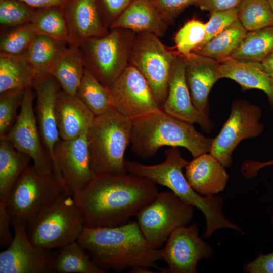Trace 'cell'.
Listing matches in <instances>:
<instances>
[{"mask_svg": "<svg viewBox=\"0 0 273 273\" xmlns=\"http://www.w3.org/2000/svg\"><path fill=\"white\" fill-rule=\"evenodd\" d=\"M111 29L104 35L90 38L79 46L85 68L108 87L129 64L128 62L134 40L131 31Z\"/></svg>", "mask_w": 273, "mask_h": 273, "instance_id": "cell-7", "label": "cell"}, {"mask_svg": "<svg viewBox=\"0 0 273 273\" xmlns=\"http://www.w3.org/2000/svg\"><path fill=\"white\" fill-rule=\"evenodd\" d=\"M36 35L30 23L21 25L1 35L0 52L12 55L24 54Z\"/></svg>", "mask_w": 273, "mask_h": 273, "instance_id": "cell-38", "label": "cell"}, {"mask_svg": "<svg viewBox=\"0 0 273 273\" xmlns=\"http://www.w3.org/2000/svg\"><path fill=\"white\" fill-rule=\"evenodd\" d=\"M165 159L161 163L145 165L125 159L124 164L127 173L146 178L156 184L168 188L181 199L202 212L206 220L205 238L221 228L243 231L226 219L223 214V199L218 196H202L191 187L183 170L189 161L182 156L178 147H170L164 151Z\"/></svg>", "mask_w": 273, "mask_h": 273, "instance_id": "cell-3", "label": "cell"}, {"mask_svg": "<svg viewBox=\"0 0 273 273\" xmlns=\"http://www.w3.org/2000/svg\"><path fill=\"white\" fill-rule=\"evenodd\" d=\"M31 160L10 141L0 139V203H6L12 187Z\"/></svg>", "mask_w": 273, "mask_h": 273, "instance_id": "cell-26", "label": "cell"}, {"mask_svg": "<svg viewBox=\"0 0 273 273\" xmlns=\"http://www.w3.org/2000/svg\"><path fill=\"white\" fill-rule=\"evenodd\" d=\"M158 193L154 183L127 173L95 176L73 197L84 226L112 227L130 221Z\"/></svg>", "mask_w": 273, "mask_h": 273, "instance_id": "cell-1", "label": "cell"}, {"mask_svg": "<svg viewBox=\"0 0 273 273\" xmlns=\"http://www.w3.org/2000/svg\"><path fill=\"white\" fill-rule=\"evenodd\" d=\"M87 132L72 140L61 139L54 147L53 174L63 193L73 195L94 177Z\"/></svg>", "mask_w": 273, "mask_h": 273, "instance_id": "cell-12", "label": "cell"}, {"mask_svg": "<svg viewBox=\"0 0 273 273\" xmlns=\"http://www.w3.org/2000/svg\"><path fill=\"white\" fill-rule=\"evenodd\" d=\"M25 89H14L0 93V139L11 129L18 116Z\"/></svg>", "mask_w": 273, "mask_h": 273, "instance_id": "cell-35", "label": "cell"}, {"mask_svg": "<svg viewBox=\"0 0 273 273\" xmlns=\"http://www.w3.org/2000/svg\"><path fill=\"white\" fill-rule=\"evenodd\" d=\"M238 20L237 8L210 12L209 19L205 23V38L200 47L216 36Z\"/></svg>", "mask_w": 273, "mask_h": 273, "instance_id": "cell-39", "label": "cell"}, {"mask_svg": "<svg viewBox=\"0 0 273 273\" xmlns=\"http://www.w3.org/2000/svg\"><path fill=\"white\" fill-rule=\"evenodd\" d=\"M194 213L193 206L168 190L158 192L135 216L149 244L159 249L176 229L190 224Z\"/></svg>", "mask_w": 273, "mask_h": 273, "instance_id": "cell-8", "label": "cell"}, {"mask_svg": "<svg viewBox=\"0 0 273 273\" xmlns=\"http://www.w3.org/2000/svg\"><path fill=\"white\" fill-rule=\"evenodd\" d=\"M168 25L150 0H132L109 27L152 33L160 37L164 36Z\"/></svg>", "mask_w": 273, "mask_h": 273, "instance_id": "cell-23", "label": "cell"}, {"mask_svg": "<svg viewBox=\"0 0 273 273\" xmlns=\"http://www.w3.org/2000/svg\"><path fill=\"white\" fill-rule=\"evenodd\" d=\"M37 10L19 0H0L1 29L30 23Z\"/></svg>", "mask_w": 273, "mask_h": 273, "instance_id": "cell-37", "label": "cell"}, {"mask_svg": "<svg viewBox=\"0 0 273 273\" xmlns=\"http://www.w3.org/2000/svg\"><path fill=\"white\" fill-rule=\"evenodd\" d=\"M196 224L176 229L160 248L161 260L167 265L165 273H196L198 262L213 254L211 246L199 237Z\"/></svg>", "mask_w": 273, "mask_h": 273, "instance_id": "cell-16", "label": "cell"}, {"mask_svg": "<svg viewBox=\"0 0 273 273\" xmlns=\"http://www.w3.org/2000/svg\"><path fill=\"white\" fill-rule=\"evenodd\" d=\"M164 20L172 24L187 7L197 5L200 0H150Z\"/></svg>", "mask_w": 273, "mask_h": 273, "instance_id": "cell-40", "label": "cell"}, {"mask_svg": "<svg viewBox=\"0 0 273 273\" xmlns=\"http://www.w3.org/2000/svg\"><path fill=\"white\" fill-rule=\"evenodd\" d=\"M260 107L247 100L233 101L230 114L218 134L213 139L210 153L225 168L232 163V154L243 140L258 136L264 130L260 122Z\"/></svg>", "mask_w": 273, "mask_h": 273, "instance_id": "cell-11", "label": "cell"}, {"mask_svg": "<svg viewBox=\"0 0 273 273\" xmlns=\"http://www.w3.org/2000/svg\"><path fill=\"white\" fill-rule=\"evenodd\" d=\"M53 272L105 273L92 260L87 251L77 241L54 252Z\"/></svg>", "mask_w": 273, "mask_h": 273, "instance_id": "cell-28", "label": "cell"}, {"mask_svg": "<svg viewBox=\"0 0 273 273\" xmlns=\"http://www.w3.org/2000/svg\"><path fill=\"white\" fill-rule=\"evenodd\" d=\"M220 62L221 78L235 81L244 90L263 91L267 96L273 111V78L263 70L259 62L229 58Z\"/></svg>", "mask_w": 273, "mask_h": 273, "instance_id": "cell-24", "label": "cell"}, {"mask_svg": "<svg viewBox=\"0 0 273 273\" xmlns=\"http://www.w3.org/2000/svg\"><path fill=\"white\" fill-rule=\"evenodd\" d=\"M37 35L68 44L67 28L61 7L37 9L30 22Z\"/></svg>", "mask_w": 273, "mask_h": 273, "instance_id": "cell-33", "label": "cell"}, {"mask_svg": "<svg viewBox=\"0 0 273 273\" xmlns=\"http://www.w3.org/2000/svg\"><path fill=\"white\" fill-rule=\"evenodd\" d=\"M263 70L269 75H273V52L259 62Z\"/></svg>", "mask_w": 273, "mask_h": 273, "instance_id": "cell-47", "label": "cell"}, {"mask_svg": "<svg viewBox=\"0 0 273 273\" xmlns=\"http://www.w3.org/2000/svg\"><path fill=\"white\" fill-rule=\"evenodd\" d=\"M271 76L272 77V78H273V75H271Z\"/></svg>", "mask_w": 273, "mask_h": 273, "instance_id": "cell-50", "label": "cell"}, {"mask_svg": "<svg viewBox=\"0 0 273 273\" xmlns=\"http://www.w3.org/2000/svg\"><path fill=\"white\" fill-rule=\"evenodd\" d=\"M28 6L36 9H43L52 7L63 6L68 0H19Z\"/></svg>", "mask_w": 273, "mask_h": 273, "instance_id": "cell-46", "label": "cell"}, {"mask_svg": "<svg viewBox=\"0 0 273 273\" xmlns=\"http://www.w3.org/2000/svg\"><path fill=\"white\" fill-rule=\"evenodd\" d=\"M31 88L25 89L18 117L11 129L3 138L10 141L18 151L29 156L40 175L54 177L50 156L43 148L33 108Z\"/></svg>", "mask_w": 273, "mask_h": 273, "instance_id": "cell-13", "label": "cell"}, {"mask_svg": "<svg viewBox=\"0 0 273 273\" xmlns=\"http://www.w3.org/2000/svg\"><path fill=\"white\" fill-rule=\"evenodd\" d=\"M35 74L24 54L0 52V93L32 87Z\"/></svg>", "mask_w": 273, "mask_h": 273, "instance_id": "cell-27", "label": "cell"}, {"mask_svg": "<svg viewBox=\"0 0 273 273\" xmlns=\"http://www.w3.org/2000/svg\"><path fill=\"white\" fill-rule=\"evenodd\" d=\"M268 1L273 12V0H268Z\"/></svg>", "mask_w": 273, "mask_h": 273, "instance_id": "cell-49", "label": "cell"}, {"mask_svg": "<svg viewBox=\"0 0 273 273\" xmlns=\"http://www.w3.org/2000/svg\"><path fill=\"white\" fill-rule=\"evenodd\" d=\"M184 57L185 76L193 104L209 117L208 96L212 86L221 78L220 62L193 52Z\"/></svg>", "mask_w": 273, "mask_h": 273, "instance_id": "cell-19", "label": "cell"}, {"mask_svg": "<svg viewBox=\"0 0 273 273\" xmlns=\"http://www.w3.org/2000/svg\"><path fill=\"white\" fill-rule=\"evenodd\" d=\"M206 36L205 23L192 19L187 22L176 33L174 42L179 54L186 56L199 48Z\"/></svg>", "mask_w": 273, "mask_h": 273, "instance_id": "cell-36", "label": "cell"}, {"mask_svg": "<svg viewBox=\"0 0 273 273\" xmlns=\"http://www.w3.org/2000/svg\"><path fill=\"white\" fill-rule=\"evenodd\" d=\"M77 241L88 252L94 263L105 270L122 272L138 267L161 268L160 248L152 247L137 221L116 226H83Z\"/></svg>", "mask_w": 273, "mask_h": 273, "instance_id": "cell-2", "label": "cell"}, {"mask_svg": "<svg viewBox=\"0 0 273 273\" xmlns=\"http://www.w3.org/2000/svg\"><path fill=\"white\" fill-rule=\"evenodd\" d=\"M237 9L238 20L247 31L273 25V12L268 0H242Z\"/></svg>", "mask_w": 273, "mask_h": 273, "instance_id": "cell-34", "label": "cell"}, {"mask_svg": "<svg viewBox=\"0 0 273 273\" xmlns=\"http://www.w3.org/2000/svg\"><path fill=\"white\" fill-rule=\"evenodd\" d=\"M159 38L152 33H139L134 38L129 64L145 78L161 108L167 96L169 75L176 54L168 50Z\"/></svg>", "mask_w": 273, "mask_h": 273, "instance_id": "cell-9", "label": "cell"}, {"mask_svg": "<svg viewBox=\"0 0 273 273\" xmlns=\"http://www.w3.org/2000/svg\"><path fill=\"white\" fill-rule=\"evenodd\" d=\"M95 117L76 95L60 90L56 105V119L61 140H72L86 132Z\"/></svg>", "mask_w": 273, "mask_h": 273, "instance_id": "cell-22", "label": "cell"}, {"mask_svg": "<svg viewBox=\"0 0 273 273\" xmlns=\"http://www.w3.org/2000/svg\"><path fill=\"white\" fill-rule=\"evenodd\" d=\"M76 95L95 116L113 107L109 87L102 84L86 68Z\"/></svg>", "mask_w": 273, "mask_h": 273, "instance_id": "cell-31", "label": "cell"}, {"mask_svg": "<svg viewBox=\"0 0 273 273\" xmlns=\"http://www.w3.org/2000/svg\"><path fill=\"white\" fill-rule=\"evenodd\" d=\"M85 68L80 47L68 44L51 66L49 74L58 81L63 90L76 95Z\"/></svg>", "mask_w": 273, "mask_h": 273, "instance_id": "cell-25", "label": "cell"}, {"mask_svg": "<svg viewBox=\"0 0 273 273\" xmlns=\"http://www.w3.org/2000/svg\"><path fill=\"white\" fill-rule=\"evenodd\" d=\"M132 0H97L100 3L103 9L105 20L104 24L107 26L116 19L129 5Z\"/></svg>", "mask_w": 273, "mask_h": 273, "instance_id": "cell-41", "label": "cell"}, {"mask_svg": "<svg viewBox=\"0 0 273 273\" xmlns=\"http://www.w3.org/2000/svg\"><path fill=\"white\" fill-rule=\"evenodd\" d=\"M185 168L191 187L204 196L223 191L229 179L225 167L210 153L194 158Z\"/></svg>", "mask_w": 273, "mask_h": 273, "instance_id": "cell-21", "label": "cell"}, {"mask_svg": "<svg viewBox=\"0 0 273 273\" xmlns=\"http://www.w3.org/2000/svg\"><path fill=\"white\" fill-rule=\"evenodd\" d=\"M132 121L113 107L96 116L86 133L94 177L127 173L124 154L130 144Z\"/></svg>", "mask_w": 273, "mask_h": 273, "instance_id": "cell-5", "label": "cell"}, {"mask_svg": "<svg viewBox=\"0 0 273 273\" xmlns=\"http://www.w3.org/2000/svg\"><path fill=\"white\" fill-rule=\"evenodd\" d=\"M242 0H200L198 3L200 9L210 13L237 8Z\"/></svg>", "mask_w": 273, "mask_h": 273, "instance_id": "cell-44", "label": "cell"}, {"mask_svg": "<svg viewBox=\"0 0 273 273\" xmlns=\"http://www.w3.org/2000/svg\"><path fill=\"white\" fill-rule=\"evenodd\" d=\"M247 31L239 20L193 51L221 62L230 58L239 48Z\"/></svg>", "mask_w": 273, "mask_h": 273, "instance_id": "cell-29", "label": "cell"}, {"mask_svg": "<svg viewBox=\"0 0 273 273\" xmlns=\"http://www.w3.org/2000/svg\"><path fill=\"white\" fill-rule=\"evenodd\" d=\"M62 192L54 177L42 176L29 165L12 187L6 208L11 219L27 223Z\"/></svg>", "mask_w": 273, "mask_h": 273, "instance_id": "cell-10", "label": "cell"}, {"mask_svg": "<svg viewBox=\"0 0 273 273\" xmlns=\"http://www.w3.org/2000/svg\"><path fill=\"white\" fill-rule=\"evenodd\" d=\"M109 88L113 108L132 121L161 108L145 78L130 64Z\"/></svg>", "mask_w": 273, "mask_h": 273, "instance_id": "cell-15", "label": "cell"}, {"mask_svg": "<svg viewBox=\"0 0 273 273\" xmlns=\"http://www.w3.org/2000/svg\"><path fill=\"white\" fill-rule=\"evenodd\" d=\"M14 238L0 253V273H51L54 251L36 246L30 241L26 223L11 219Z\"/></svg>", "mask_w": 273, "mask_h": 273, "instance_id": "cell-14", "label": "cell"}, {"mask_svg": "<svg viewBox=\"0 0 273 273\" xmlns=\"http://www.w3.org/2000/svg\"><path fill=\"white\" fill-rule=\"evenodd\" d=\"M243 270L248 273H273V252L260 254L254 260L246 263Z\"/></svg>", "mask_w": 273, "mask_h": 273, "instance_id": "cell-42", "label": "cell"}, {"mask_svg": "<svg viewBox=\"0 0 273 273\" xmlns=\"http://www.w3.org/2000/svg\"><path fill=\"white\" fill-rule=\"evenodd\" d=\"M11 217L6 208L5 203H0V247H8L12 241L14 236L10 230Z\"/></svg>", "mask_w": 273, "mask_h": 273, "instance_id": "cell-43", "label": "cell"}, {"mask_svg": "<svg viewBox=\"0 0 273 273\" xmlns=\"http://www.w3.org/2000/svg\"><path fill=\"white\" fill-rule=\"evenodd\" d=\"M213 139L198 132L191 124L177 119L161 108L132 121L131 151L148 159L163 146L183 147L193 158L209 153Z\"/></svg>", "mask_w": 273, "mask_h": 273, "instance_id": "cell-4", "label": "cell"}, {"mask_svg": "<svg viewBox=\"0 0 273 273\" xmlns=\"http://www.w3.org/2000/svg\"><path fill=\"white\" fill-rule=\"evenodd\" d=\"M129 272L131 273H152L153 272V271H151L150 269H149V268L148 267H138L136 268H133L130 269L129 270Z\"/></svg>", "mask_w": 273, "mask_h": 273, "instance_id": "cell-48", "label": "cell"}, {"mask_svg": "<svg viewBox=\"0 0 273 273\" xmlns=\"http://www.w3.org/2000/svg\"><path fill=\"white\" fill-rule=\"evenodd\" d=\"M32 87L36 97L35 116L38 126L43 144L52 161L54 147L60 140L56 119V105L62 89L50 74L35 77Z\"/></svg>", "mask_w": 273, "mask_h": 273, "instance_id": "cell-18", "label": "cell"}, {"mask_svg": "<svg viewBox=\"0 0 273 273\" xmlns=\"http://www.w3.org/2000/svg\"><path fill=\"white\" fill-rule=\"evenodd\" d=\"M272 225H273V219H272Z\"/></svg>", "mask_w": 273, "mask_h": 273, "instance_id": "cell-51", "label": "cell"}, {"mask_svg": "<svg viewBox=\"0 0 273 273\" xmlns=\"http://www.w3.org/2000/svg\"><path fill=\"white\" fill-rule=\"evenodd\" d=\"M271 165H273V159L265 162L247 160L242 163L240 171L245 178L251 179L257 175L261 169Z\"/></svg>", "mask_w": 273, "mask_h": 273, "instance_id": "cell-45", "label": "cell"}, {"mask_svg": "<svg viewBox=\"0 0 273 273\" xmlns=\"http://www.w3.org/2000/svg\"><path fill=\"white\" fill-rule=\"evenodd\" d=\"M68 44L45 35L35 36L24 53L35 78L49 74L51 66Z\"/></svg>", "mask_w": 273, "mask_h": 273, "instance_id": "cell-30", "label": "cell"}, {"mask_svg": "<svg viewBox=\"0 0 273 273\" xmlns=\"http://www.w3.org/2000/svg\"><path fill=\"white\" fill-rule=\"evenodd\" d=\"M62 10L67 28L68 44L79 46L86 40L106 34L97 0H68Z\"/></svg>", "mask_w": 273, "mask_h": 273, "instance_id": "cell-20", "label": "cell"}, {"mask_svg": "<svg viewBox=\"0 0 273 273\" xmlns=\"http://www.w3.org/2000/svg\"><path fill=\"white\" fill-rule=\"evenodd\" d=\"M273 52V25L247 31L237 50L230 58L259 62Z\"/></svg>", "mask_w": 273, "mask_h": 273, "instance_id": "cell-32", "label": "cell"}, {"mask_svg": "<svg viewBox=\"0 0 273 273\" xmlns=\"http://www.w3.org/2000/svg\"><path fill=\"white\" fill-rule=\"evenodd\" d=\"M166 113L191 124H197L207 133L214 127V122L193 105L185 76L184 57L176 55L168 80L166 99L161 107Z\"/></svg>", "mask_w": 273, "mask_h": 273, "instance_id": "cell-17", "label": "cell"}, {"mask_svg": "<svg viewBox=\"0 0 273 273\" xmlns=\"http://www.w3.org/2000/svg\"><path fill=\"white\" fill-rule=\"evenodd\" d=\"M26 225L31 243L49 250L57 249L77 241L84 226L73 196L63 192Z\"/></svg>", "mask_w": 273, "mask_h": 273, "instance_id": "cell-6", "label": "cell"}]
</instances>
